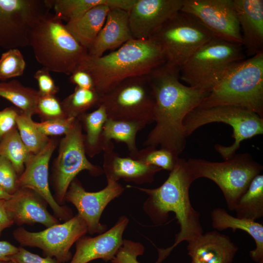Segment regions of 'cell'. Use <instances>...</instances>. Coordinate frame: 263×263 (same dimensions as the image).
Returning a JSON list of instances; mask_svg holds the SVG:
<instances>
[{
    "instance_id": "obj_38",
    "label": "cell",
    "mask_w": 263,
    "mask_h": 263,
    "mask_svg": "<svg viewBox=\"0 0 263 263\" xmlns=\"http://www.w3.org/2000/svg\"><path fill=\"white\" fill-rule=\"evenodd\" d=\"M19 176L12 163L0 156V186L12 195L19 188Z\"/></svg>"
},
{
    "instance_id": "obj_9",
    "label": "cell",
    "mask_w": 263,
    "mask_h": 263,
    "mask_svg": "<svg viewBox=\"0 0 263 263\" xmlns=\"http://www.w3.org/2000/svg\"><path fill=\"white\" fill-rule=\"evenodd\" d=\"M213 122H223L233 129L234 142L229 146H214L224 160L235 154L243 141L263 133V118L247 109L234 106H217L207 108L197 107L190 112L183 120L186 137L196 129Z\"/></svg>"
},
{
    "instance_id": "obj_36",
    "label": "cell",
    "mask_w": 263,
    "mask_h": 263,
    "mask_svg": "<svg viewBox=\"0 0 263 263\" xmlns=\"http://www.w3.org/2000/svg\"><path fill=\"white\" fill-rule=\"evenodd\" d=\"M36 114L44 120L67 117L61 102L55 95L40 94L37 102Z\"/></svg>"
},
{
    "instance_id": "obj_1",
    "label": "cell",
    "mask_w": 263,
    "mask_h": 263,
    "mask_svg": "<svg viewBox=\"0 0 263 263\" xmlns=\"http://www.w3.org/2000/svg\"><path fill=\"white\" fill-rule=\"evenodd\" d=\"M148 76L154 99L155 125L143 145L159 146L179 157L186 145L183 120L209 93L183 84L179 72L164 63L151 71Z\"/></svg>"
},
{
    "instance_id": "obj_37",
    "label": "cell",
    "mask_w": 263,
    "mask_h": 263,
    "mask_svg": "<svg viewBox=\"0 0 263 263\" xmlns=\"http://www.w3.org/2000/svg\"><path fill=\"white\" fill-rule=\"evenodd\" d=\"M76 119L66 117L44 120L41 122H34V124L37 128L46 136H57L68 133L73 127Z\"/></svg>"
},
{
    "instance_id": "obj_16",
    "label": "cell",
    "mask_w": 263,
    "mask_h": 263,
    "mask_svg": "<svg viewBox=\"0 0 263 263\" xmlns=\"http://www.w3.org/2000/svg\"><path fill=\"white\" fill-rule=\"evenodd\" d=\"M56 146L50 139L46 146L37 154H31L25 163L24 169L19 176V188H30L39 194L52 208L56 217L64 222L73 217V212L66 206H60L55 200L49 186V163Z\"/></svg>"
},
{
    "instance_id": "obj_32",
    "label": "cell",
    "mask_w": 263,
    "mask_h": 263,
    "mask_svg": "<svg viewBox=\"0 0 263 263\" xmlns=\"http://www.w3.org/2000/svg\"><path fill=\"white\" fill-rule=\"evenodd\" d=\"M101 95L95 90L84 89L75 86L74 92L61 102L67 117L76 118L94 107H98Z\"/></svg>"
},
{
    "instance_id": "obj_39",
    "label": "cell",
    "mask_w": 263,
    "mask_h": 263,
    "mask_svg": "<svg viewBox=\"0 0 263 263\" xmlns=\"http://www.w3.org/2000/svg\"><path fill=\"white\" fill-rule=\"evenodd\" d=\"M143 245L139 242L124 240L112 263H140L137 257L144 253Z\"/></svg>"
},
{
    "instance_id": "obj_20",
    "label": "cell",
    "mask_w": 263,
    "mask_h": 263,
    "mask_svg": "<svg viewBox=\"0 0 263 263\" xmlns=\"http://www.w3.org/2000/svg\"><path fill=\"white\" fill-rule=\"evenodd\" d=\"M248 56L263 52V0H232Z\"/></svg>"
},
{
    "instance_id": "obj_11",
    "label": "cell",
    "mask_w": 263,
    "mask_h": 263,
    "mask_svg": "<svg viewBox=\"0 0 263 263\" xmlns=\"http://www.w3.org/2000/svg\"><path fill=\"white\" fill-rule=\"evenodd\" d=\"M82 125L76 118L72 129L60 142L58 154L55 163L53 182L54 198L60 206L73 180L81 171L86 170L93 176L103 173V169L92 164L87 159L84 144Z\"/></svg>"
},
{
    "instance_id": "obj_19",
    "label": "cell",
    "mask_w": 263,
    "mask_h": 263,
    "mask_svg": "<svg viewBox=\"0 0 263 263\" xmlns=\"http://www.w3.org/2000/svg\"><path fill=\"white\" fill-rule=\"evenodd\" d=\"M129 220L121 217L109 230L94 237L82 236L75 242V251L69 263H88L102 259L111 261L122 246Z\"/></svg>"
},
{
    "instance_id": "obj_41",
    "label": "cell",
    "mask_w": 263,
    "mask_h": 263,
    "mask_svg": "<svg viewBox=\"0 0 263 263\" xmlns=\"http://www.w3.org/2000/svg\"><path fill=\"white\" fill-rule=\"evenodd\" d=\"M14 263H60L55 258L41 257L25 249L22 246L19 247L18 252L9 257Z\"/></svg>"
},
{
    "instance_id": "obj_27",
    "label": "cell",
    "mask_w": 263,
    "mask_h": 263,
    "mask_svg": "<svg viewBox=\"0 0 263 263\" xmlns=\"http://www.w3.org/2000/svg\"><path fill=\"white\" fill-rule=\"evenodd\" d=\"M145 127L143 125L138 123L108 118L103 127L102 133L104 151L108 148L114 147L112 140H114L124 143L129 151V157L134 158L139 151L136 142L137 133Z\"/></svg>"
},
{
    "instance_id": "obj_34",
    "label": "cell",
    "mask_w": 263,
    "mask_h": 263,
    "mask_svg": "<svg viewBox=\"0 0 263 263\" xmlns=\"http://www.w3.org/2000/svg\"><path fill=\"white\" fill-rule=\"evenodd\" d=\"M178 158L167 150L147 146L139 150L133 159L147 165L170 171Z\"/></svg>"
},
{
    "instance_id": "obj_3",
    "label": "cell",
    "mask_w": 263,
    "mask_h": 263,
    "mask_svg": "<svg viewBox=\"0 0 263 263\" xmlns=\"http://www.w3.org/2000/svg\"><path fill=\"white\" fill-rule=\"evenodd\" d=\"M165 62L160 49L152 40L132 39L107 55H88L77 69L90 74L94 90L102 95L122 81L148 74Z\"/></svg>"
},
{
    "instance_id": "obj_14",
    "label": "cell",
    "mask_w": 263,
    "mask_h": 263,
    "mask_svg": "<svg viewBox=\"0 0 263 263\" xmlns=\"http://www.w3.org/2000/svg\"><path fill=\"white\" fill-rule=\"evenodd\" d=\"M180 11L196 18L215 38L242 45L232 0H184Z\"/></svg>"
},
{
    "instance_id": "obj_23",
    "label": "cell",
    "mask_w": 263,
    "mask_h": 263,
    "mask_svg": "<svg viewBox=\"0 0 263 263\" xmlns=\"http://www.w3.org/2000/svg\"><path fill=\"white\" fill-rule=\"evenodd\" d=\"M132 39L128 11L117 8H111L103 26L88 51V55L101 56L106 51L118 48Z\"/></svg>"
},
{
    "instance_id": "obj_29",
    "label": "cell",
    "mask_w": 263,
    "mask_h": 263,
    "mask_svg": "<svg viewBox=\"0 0 263 263\" xmlns=\"http://www.w3.org/2000/svg\"><path fill=\"white\" fill-rule=\"evenodd\" d=\"M39 95L38 91L24 86L16 79L0 82V96L11 102L27 115L36 114Z\"/></svg>"
},
{
    "instance_id": "obj_8",
    "label": "cell",
    "mask_w": 263,
    "mask_h": 263,
    "mask_svg": "<svg viewBox=\"0 0 263 263\" xmlns=\"http://www.w3.org/2000/svg\"><path fill=\"white\" fill-rule=\"evenodd\" d=\"M215 38L194 17L179 11L150 38L160 49L165 64L180 72L189 57Z\"/></svg>"
},
{
    "instance_id": "obj_31",
    "label": "cell",
    "mask_w": 263,
    "mask_h": 263,
    "mask_svg": "<svg viewBox=\"0 0 263 263\" xmlns=\"http://www.w3.org/2000/svg\"><path fill=\"white\" fill-rule=\"evenodd\" d=\"M31 154L22 141L17 127L0 140V156L12 163L19 176L23 171L25 163Z\"/></svg>"
},
{
    "instance_id": "obj_5",
    "label": "cell",
    "mask_w": 263,
    "mask_h": 263,
    "mask_svg": "<svg viewBox=\"0 0 263 263\" xmlns=\"http://www.w3.org/2000/svg\"><path fill=\"white\" fill-rule=\"evenodd\" d=\"M243 107L263 118V52L237 62L197 107Z\"/></svg>"
},
{
    "instance_id": "obj_33",
    "label": "cell",
    "mask_w": 263,
    "mask_h": 263,
    "mask_svg": "<svg viewBox=\"0 0 263 263\" xmlns=\"http://www.w3.org/2000/svg\"><path fill=\"white\" fill-rule=\"evenodd\" d=\"M16 122L21 139L31 154L38 153L48 144L50 139L37 128L32 116L20 112Z\"/></svg>"
},
{
    "instance_id": "obj_47",
    "label": "cell",
    "mask_w": 263,
    "mask_h": 263,
    "mask_svg": "<svg viewBox=\"0 0 263 263\" xmlns=\"http://www.w3.org/2000/svg\"><path fill=\"white\" fill-rule=\"evenodd\" d=\"M191 263H205L204 262H200L198 260H195V259H192L191 260Z\"/></svg>"
},
{
    "instance_id": "obj_25",
    "label": "cell",
    "mask_w": 263,
    "mask_h": 263,
    "mask_svg": "<svg viewBox=\"0 0 263 263\" xmlns=\"http://www.w3.org/2000/svg\"><path fill=\"white\" fill-rule=\"evenodd\" d=\"M110 7L95 6L65 24L75 39L88 51L103 26Z\"/></svg>"
},
{
    "instance_id": "obj_13",
    "label": "cell",
    "mask_w": 263,
    "mask_h": 263,
    "mask_svg": "<svg viewBox=\"0 0 263 263\" xmlns=\"http://www.w3.org/2000/svg\"><path fill=\"white\" fill-rule=\"evenodd\" d=\"M87 232L86 223L77 214L63 223L39 232L29 231L21 226L13 231V235L20 246L39 248L44 256L55 258L60 263H65L72 258L71 246Z\"/></svg>"
},
{
    "instance_id": "obj_42",
    "label": "cell",
    "mask_w": 263,
    "mask_h": 263,
    "mask_svg": "<svg viewBox=\"0 0 263 263\" xmlns=\"http://www.w3.org/2000/svg\"><path fill=\"white\" fill-rule=\"evenodd\" d=\"M19 112L13 107L0 111V140L17 127L16 119Z\"/></svg>"
},
{
    "instance_id": "obj_40",
    "label": "cell",
    "mask_w": 263,
    "mask_h": 263,
    "mask_svg": "<svg viewBox=\"0 0 263 263\" xmlns=\"http://www.w3.org/2000/svg\"><path fill=\"white\" fill-rule=\"evenodd\" d=\"M38 85V92L41 95H55L58 87L52 77L50 71L45 68L37 70L33 75Z\"/></svg>"
},
{
    "instance_id": "obj_44",
    "label": "cell",
    "mask_w": 263,
    "mask_h": 263,
    "mask_svg": "<svg viewBox=\"0 0 263 263\" xmlns=\"http://www.w3.org/2000/svg\"><path fill=\"white\" fill-rule=\"evenodd\" d=\"M19 250L17 247L6 241H0V261H9V257L16 253Z\"/></svg>"
},
{
    "instance_id": "obj_21",
    "label": "cell",
    "mask_w": 263,
    "mask_h": 263,
    "mask_svg": "<svg viewBox=\"0 0 263 263\" xmlns=\"http://www.w3.org/2000/svg\"><path fill=\"white\" fill-rule=\"evenodd\" d=\"M114 148L104 151L103 170L107 179H123L137 184L150 183L155 174L162 170L130 157H123L113 151Z\"/></svg>"
},
{
    "instance_id": "obj_24",
    "label": "cell",
    "mask_w": 263,
    "mask_h": 263,
    "mask_svg": "<svg viewBox=\"0 0 263 263\" xmlns=\"http://www.w3.org/2000/svg\"><path fill=\"white\" fill-rule=\"evenodd\" d=\"M212 227L218 231L231 228L243 230L254 240L256 248L250 251L251 259L259 263L263 260V225L256 221L232 216L224 208L217 207L210 214Z\"/></svg>"
},
{
    "instance_id": "obj_28",
    "label": "cell",
    "mask_w": 263,
    "mask_h": 263,
    "mask_svg": "<svg viewBox=\"0 0 263 263\" xmlns=\"http://www.w3.org/2000/svg\"><path fill=\"white\" fill-rule=\"evenodd\" d=\"M77 118L84 128L86 134L84 135V144L86 153L93 157L104 151L105 146L102 141L103 127L108 119L105 109L99 105L91 113H84Z\"/></svg>"
},
{
    "instance_id": "obj_10",
    "label": "cell",
    "mask_w": 263,
    "mask_h": 263,
    "mask_svg": "<svg viewBox=\"0 0 263 263\" xmlns=\"http://www.w3.org/2000/svg\"><path fill=\"white\" fill-rule=\"evenodd\" d=\"M100 105L111 120L145 126L154 122V99L148 74L122 81L101 95Z\"/></svg>"
},
{
    "instance_id": "obj_15",
    "label": "cell",
    "mask_w": 263,
    "mask_h": 263,
    "mask_svg": "<svg viewBox=\"0 0 263 263\" xmlns=\"http://www.w3.org/2000/svg\"><path fill=\"white\" fill-rule=\"evenodd\" d=\"M117 181L107 179L106 187L97 192H88L75 178L66 193L65 202L72 203L85 221L90 234L102 233L106 226L100 223L101 215L107 205L124 191Z\"/></svg>"
},
{
    "instance_id": "obj_4",
    "label": "cell",
    "mask_w": 263,
    "mask_h": 263,
    "mask_svg": "<svg viewBox=\"0 0 263 263\" xmlns=\"http://www.w3.org/2000/svg\"><path fill=\"white\" fill-rule=\"evenodd\" d=\"M29 46L37 61L50 72L70 75L88 56L69 33L62 20L49 12L33 25Z\"/></svg>"
},
{
    "instance_id": "obj_49",
    "label": "cell",
    "mask_w": 263,
    "mask_h": 263,
    "mask_svg": "<svg viewBox=\"0 0 263 263\" xmlns=\"http://www.w3.org/2000/svg\"><path fill=\"white\" fill-rule=\"evenodd\" d=\"M259 263H263V260H261Z\"/></svg>"
},
{
    "instance_id": "obj_35",
    "label": "cell",
    "mask_w": 263,
    "mask_h": 263,
    "mask_svg": "<svg viewBox=\"0 0 263 263\" xmlns=\"http://www.w3.org/2000/svg\"><path fill=\"white\" fill-rule=\"evenodd\" d=\"M25 66L23 56L18 48L7 50L0 58V80L4 81L22 75Z\"/></svg>"
},
{
    "instance_id": "obj_43",
    "label": "cell",
    "mask_w": 263,
    "mask_h": 263,
    "mask_svg": "<svg viewBox=\"0 0 263 263\" xmlns=\"http://www.w3.org/2000/svg\"><path fill=\"white\" fill-rule=\"evenodd\" d=\"M70 75V81L76 87L84 89L94 90L93 78L87 71L76 69Z\"/></svg>"
},
{
    "instance_id": "obj_22",
    "label": "cell",
    "mask_w": 263,
    "mask_h": 263,
    "mask_svg": "<svg viewBox=\"0 0 263 263\" xmlns=\"http://www.w3.org/2000/svg\"><path fill=\"white\" fill-rule=\"evenodd\" d=\"M187 250L191 260L205 263H231L238 248L228 236L213 230L188 242Z\"/></svg>"
},
{
    "instance_id": "obj_18",
    "label": "cell",
    "mask_w": 263,
    "mask_h": 263,
    "mask_svg": "<svg viewBox=\"0 0 263 263\" xmlns=\"http://www.w3.org/2000/svg\"><path fill=\"white\" fill-rule=\"evenodd\" d=\"M47 203L34 190L19 188L11 197L4 200V206L14 224L19 226L36 223L46 227L60 223L47 209Z\"/></svg>"
},
{
    "instance_id": "obj_12",
    "label": "cell",
    "mask_w": 263,
    "mask_h": 263,
    "mask_svg": "<svg viewBox=\"0 0 263 263\" xmlns=\"http://www.w3.org/2000/svg\"><path fill=\"white\" fill-rule=\"evenodd\" d=\"M52 9L51 0H0V48L29 46L33 25Z\"/></svg>"
},
{
    "instance_id": "obj_7",
    "label": "cell",
    "mask_w": 263,
    "mask_h": 263,
    "mask_svg": "<svg viewBox=\"0 0 263 263\" xmlns=\"http://www.w3.org/2000/svg\"><path fill=\"white\" fill-rule=\"evenodd\" d=\"M191 180L206 178L215 183L223 193L228 208L233 211L252 180L261 173L263 166L248 153L235 154L224 162L199 158L186 160Z\"/></svg>"
},
{
    "instance_id": "obj_48",
    "label": "cell",
    "mask_w": 263,
    "mask_h": 263,
    "mask_svg": "<svg viewBox=\"0 0 263 263\" xmlns=\"http://www.w3.org/2000/svg\"><path fill=\"white\" fill-rule=\"evenodd\" d=\"M0 263H14L11 260H9V261H0Z\"/></svg>"
},
{
    "instance_id": "obj_2",
    "label": "cell",
    "mask_w": 263,
    "mask_h": 263,
    "mask_svg": "<svg viewBox=\"0 0 263 263\" xmlns=\"http://www.w3.org/2000/svg\"><path fill=\"white\" fill-rule=\"evenodd\" d=\"M192 183L184 158H178L173 169L164 183L155 188H145L127 185L148 195L143 208L152 222L158 225L165 223L169 212H173L180 225L174 244L164 249H158L155 263H161L181 242L194 240L203 233L199 213L191 205L189 189Z\"/></svg>"
},
{
    "instance_id": "obj_46",
    "label": "cell",
    "mask_w": 263,
    "mask_h": 263,
    "mask_svg": "<svg viewBox=\"0 0 263 263\" xmlns=\"http://www.w3.org/2000/svg\"><path fill=\"white\" fill-rule=\"evenodd\" d=\"M12 195L6 192L0 186V200H7L9 199Z\"/></svg>"
},
{
    "instance_id": "obj_26",
    "label": "cell",
    "mask_w": 263,
    "mask_h": 263,
    "mask_svg": "<svg viewBox=\"0 0 263 263\" xmlns=\"http://www.w3.org/2000/svg\"><path fill=\"white\" fill-rule=\"evenodd\" d=\"M55 14L67 22L98 5H107L110 8H120L128 11L135 0H51Z\"/></svg>"
},
{
    "instance_id": "obj_17",
    "label": "cell",
    "mask_w": 263,
    "mask_h": 263,
    "mask_svg": "<svg viewBox=\"0 0 263 263\" xmlns=\"http://www.w3.org/2000/svg\"><path fill=\"white\" fill-rule=\"evenodd\" d=\"M184 0H136L128 10L133 39L148 40L181 10Z\"/></svg>"
},
{
    "instance_id": "obj_30",
    "label": "cell",
    "mask_w": 263,
    "mask_h": 263,
    "mask_svg": "<svg viewBox=\"0 0 263 263\" xmlns=\"http://www.w3.org/2000/svg\"><path fill=\"white\" fill-rule=\"evenodd\" d=\"M236 217L256 221L263 217V175H256L239 199Z\"/></svg>"
},
{
    "instance_id": "obj_6",
    "label": "cell",
    "mask_w": 263,
    "mask_h": 263,
    "mask_svg": "<svg viewBox=\"0 0 263 263\" xmlns=\"http://www.w3.org/2000/svg\"><path fill=\"white\" fill-rule=\"evenodd\" d=\"M245 57L242 45L213 38L189 57L180 71V79L209 93L227 71Z\"/></svg>"
},
{
    "instance_id": "obj_45",
    "label": "cell",
    "mask_w": 263,
    "mask_h": 263,
    "mask_svg": "<svg viewBox=\"0 0 263 263\" xmlns=\"http://www.w3.org/2000/svg\"><path fill=\"white\" fill-rule=\"evenodd\" d=\"M13 224L5 209L4 200H0V236L4 229L11 226Z\"/></svg>"
}]
</instances>
